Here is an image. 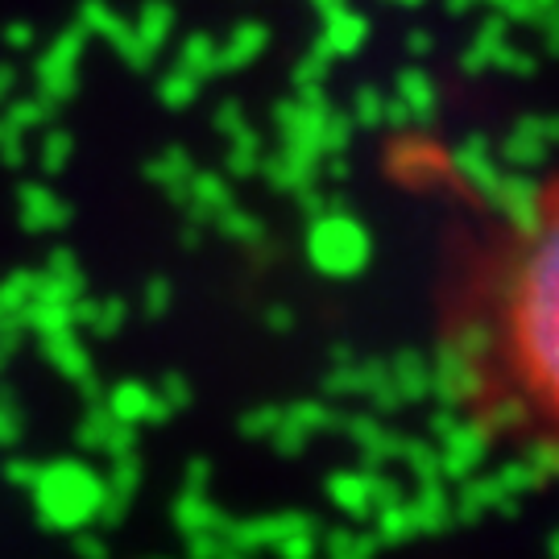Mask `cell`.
I'll list each match as a JSON object with an SVG mask.
<instances>
[{
  "label": "cell",
  "instance_id": "obj_1",
  "mask_svg": "<svg viewBox=\"0 0 559 559\" xmlns=\"http://www.w3.org/2000/svg\"><path fill=\"white\" fill-rule=\"evenodd\" d=\"M498 237L440 307V373L468 427L559 477V182L498 179Z\"/></svg>",
  "mask_w": 559,
  "mask_h": 559
},
{
  "label": "cell",
  "instance_id": "obj_2",
  "mask_svg": "<svg viewBox=\"0 0 559 559\" xmlns=\"http://www.w3.org/2000/svg\"><path fill=\"white\" fill-rule=\"evenodd\" d=\"M320 25H323L320 41L328 46V55H332V59L357 55L360 46H365V38H369V17H365V13H357V9H344V13L320 21Z\"/></svg>",
  "mask_w": 559,
  "mask_h": 559
},
{
  "label": "cell",
  "instance_id": "obj_3",
  "mask_svg": "<svg viewBox=\"0 0 559 559\" xmlns=\"http://www.w3.org/2000/svg\"><path fill=\"white\" fill-rule=\"evenodd\" d=\"M265 41H270L265 21H237V25H233V34H228V41L221 46V55H216V67H224V71L249 67V62L265 50Z\"/></svg>",
  "mask_w": 559,
  "mask_h": 559
},
{
  "label": "cell",
  "instance_id": "obj_4",
  "mask_svg": "<svg viewBox=\"0 0 559 559\" xmlns=\"http://www.w3.org/2000/svg\"><path fill=\"white\" fill-rule=\"evenodd\" d=\"M506 29H510V21L498 17V13H489V17L477 25V34H473V46L460 55V67H464V71H480V67H489L493 55L506 46Z\"/></svg>",
  "mask_w": 559,
  "mask_h": 559
},
{
  "label": "cell",
  "instance_id": "obj_5",
  "mask_svg": "<svg viewBox=\"0 0 559 559\" xmlns=\"http://www.w3.org/2000/svg\"><path fill=\"white\" fill-rule=\"evenodd\" d=\"M399 92H402V104H406L411 112L431 117V108H436V83H431V75H427L423 67H406V71H402Z\"/></svg>",
  "mask_w": 559,
  "mask_h": 559
},
{
  "label": "cell",
  "instance_id": "obj_6",
  "mask_svg": "<svg viewBox=\"0 0 559 559\" xmlns=\"http://www.w3.org/2000/svg\"><path fill=\"white\" fill-rule=\"evenodd\" d=\"M480 4H489V13L506 17L510 25H535L559 0H480Z\"/></svg>",
  "mask_w": 559,
  "mask_h": 559
},
{
  "label": "cell",
  "instance_id": "obj_7",
  "mask_svg": "<svg viewBox=\"0 0 559 559\" xmlns=\"http://www.w3.org/2000/svg\"><path fill=\"white\" fill-rule=\"evenodd\" d=\"M141 29H145L150 41H162L166 29H175V9H170L166 0H150V4L141 9Z\"/></svg>",
  "mask_w": 559,
  "mask_h": 559
},
{
  "label": "cell",
  "instance_id": "obj_8",
  "mask_svg": "<svg viewBox=\"0 0 559 559\" xmlns=\"http://www.w3.org/2000/svg\"><path fill=\"white\" fill-rule=\"evenodd\" d=\"M216 55H221V46L207 38V34H195V38L187 41V50H182V62L191 71H216Z\"/></svg>",
  "mask_w": 559,
  "mask_h": 559
},
{
  "label": "cell",
  "instance_id": "obj_9",
  "mask_svg": "<svg viewBox=\"0 0 559 559\" xmlns=\"http://www.w3.org/2000/svg\"><path fill=\"white\" fill-rule=\"evenodd\" d=\"M493 67H501V71H514V75H531V71H535V59H531L526 50H514V46L506 41L498 55H493Z\"/></svg>",
  "mask_w": 559,
  "mask_h": 559
},
{
  "label": "cell",
  "instance_id": "obj_10",
  "mask_svg": "<svg viewBox=\"0 0 559 559\" xmlns=\"http://www.w3.org/2000/svg\"><path fill=\"white\" fill-rule=\"evenodd\" d=\"M328 59H332V55H328V46H323V41H316V50H311V55H307V59L299 62V71H295V80L299 83H316V80H323V71H328Z\"/></svg>",
  "mask_w": 559,
  "mask_h": 559
},
{
  "label": "cell",
  "instance_id": "obj_11",
  "mask_svg": "<svg viewBox=\"0 0 559 559\" xmlns=\"http://www.w3.org/2000/svg\"><path fill=\"white\" fill-rule=\"evenodd\" d=\"M535 29H539V38H543V46H547V55H551V59H559V4H551V9H547L539 21H535Z\"/></svg>",
  "mask_w": 559,
  "mask_h": 559
},
{
  "label": "cell",
  "instance_id": "obj_12",
  "mask_svg": "<svg viewBox=\"0 0 559 559\" xmlns=\"http://www.w3.org/2000/svg\"><path fill=\"white\" fill-rule=\"evenodd\" d=\"M357 108H360V117L365 120H378V112H381V96L373 92V87H365L357 96Z\"/></svg>",
  "mask_w": 559,
  "mask_h": 559
},
{
  "label": "cell",
  "instance_id": "obj_13",
  "mask_svg": "<svg viewBox=\"0 0 559 559\" xmlns=\"http://www.w3.org/2000/svg\"><path fill=\"white\" fill-rule=\"evenodd\" d=\"M406 50H411L415 59H423V55L431 50V34H427V29H411V34H406Z\"/></svg>",
  "mask_w": 559,
  "mask_h": 559
},
{
  "label": "cell",
  "instance_id": "obj_14",
  "mask_svg": "<svg viewBox=\"0 0 559 559\" xmlns=\"http://www.w3.org/2000/svg\"><path fill=\"white\" fill-rule=\"evenodd\" d=\"M311 9L320 13V21H328V17H336V13H344V9H353L348 0H311Z\"/></svg>",
  "mask_w": 559,
  "mask_h": 559
},
{
  "label": "cell",
  "instance_id": "obj_15",
  "mask_svg": "<svg viewBox=\"0 0 559 559\" xmlns=\"http://www.w3.org/2000/svg\"><path fill=\"white\" fill-rule=\"evenodd\" d=\"M443 4H448V13H452V17H464L468 9H477L480 0H443Z\"/></svg>",
  "mask_w": 559,
  "mask_h": 559
},
{
  "label": "cell",
  "instance_id": "obj_16",
  "mask_svg": "<svg viewBox=\"0 0 559 559\" xmlns=\"http://www.w3.org/2000/svg\"><path fill=\"white\" fill-rule=\"evenodd\" d=\"M166 92H170V96H179V100H187V92H191V83L182 80V75H175V80H166Z\"/></svg>",
  "mask_w": 559,
  "mask_h": 559
},
{
  "label": "cell",
  "instance_id": "obj_17",
  "mask_svg": "<svg viewBox=\"0 0 559 559\" xmlns=\"http://www.w3.org/2000/svg\"><path fill=\"white\" fill-rule=\"evenodd\" d=\"M390 4H399V9H419L423 0H390Z\"/></svg>",
  "mask_w": 559,
  "mask_h": 559
}]
</instances>
